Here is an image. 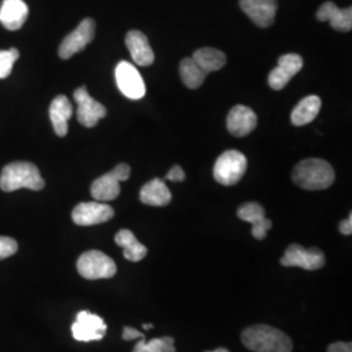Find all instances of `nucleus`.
Returning <instances> with one entry per match:
<instances>
[{
    "instance_id": "obj_33",
    "label": "nucleus",
    "mask_w": 352,
    "mask_h": 352,
    "mask_svg": "<svg viewBox=\"0 0 352 352\" xmlns=\"http://www.w3.org/2000/svg\"><path fill=\"white\" fill-rule=\"evenodd\" d=\"M206 352H230L227 349H217V350H214V351H206Z\"/></svg>"
},
{
    "instance_id": "obj_3",
    "label": "nucleus",
    "mask_w": 352,
    "mask_h": 352,
    "mask_svg": "<svg viewBox=\"0 0 352 352\" xmlns=\"http://www.w3.org/2000/svg\"><path fill=\"white\" fill-rule=\"evenodd\" d=\"M0 188L4 192L28 188L41 190L45 188V180L36 164L30 162H13L7 164L0 175Z\"/></svg>"
},
{
    "instance_id": "obj_14",
    "label": "nucleus",
    "mask_w": 352,
    "mask_h": 352,
    "mask_svg": "<svg viewBox=\"0 0 352 352\" xmlns=\"http://www.w3.org/2000/svg\"><path fill=\"white\" fill-rule=\"evenodd\" d=\"M240 8L260 28L273 25L277 13V0H240Z\"/></svg>"
},
{
    "instance_id": "obj_22",
    "label": "nucleus",
    "mask_w": 352,
    "mask_h": 352,
    "mask_svg": "<svg viewBox=\"0 0 352 352\" xmlns=\"http://www.w3.org/2000/svg\"><path fill=\"white\" fill-rule=\"evenodd\" d=\"M115 243L123 248V254L128 261L139 263L148 254V248L129 230H120L115 236Z\"/></svg>"
},
{
    "instance_id": "obj_8",
    "label": "nucleus",
    "mask_w": 352,
    "mask_h": 352,
    "mask_svg": "<svg viewBox=\"0 0 352 352\" xmlns=\"http://www.w3.org/2000/svg\"><path fill=\"white\" fill-rule=\"evenodd\" d=\"M96 36V21L93 19H85L80 23L72 33L64 38L59 47V56L67 60L75 54L84 50Z\"/></svg>"
},
{
    "instance_id": "obj_13",
    "label": "nucleus",
    "mask_w": 352,
    "mask_h": 352,
    "mask_svg": "<svg viewBox=\"0 0 352 352\" xmlns=\"http://www.w3.org/2000/svg\"><path fill=\"white\" fill-rule=\"evenodd\" d=\"M302 58L298 54H286L278 59V65L269 75V85L274 90L285 88L289 80L300 72L302 68Z\"/></svg>"
},
{
    "instance_id": "obj_31",
    "label": "nucleus",
    "mask_w": 352,
    "mask_h": 352,
    "mask_svg": "<svg viewBox=\"0 0 352 352\" xmlns=\"http://www.w3.org/2000/svg\"><path fill=\"white\" fill-rule=\"evenodd\" d=\"M142 337H144V334L135 327H126L123 330V340H138V338H142Z\"/></svg>"
},
{
    "instance_id": "obj_21",
    "label": "nucleus",
    "mask_w": 352,
    "mask_h": 352,
    "mask_svg": "<svg viewBox=\"0 0 352 352\" xmlns=\"http://www.w3.org/2000/svg\"><path fill=\"white\" fill-rule=\"evenodd\" d=\"M173 196L170 189L161 179H153L140 190V200L151 206H166L171 201Z\"/></svg>"
},
{
    "instance_id": "obj_10",
    "label": "nucleus",
    "mask_w": 352,
    "mask_h": 352,
    "mask_svg": "<svg viewBox=\"0 0 352 352\" xmlns=\"http://www.w3.org/2000/svg\"><path fill=\"white\" fill-rule=\"evenodd\" d=\"M74 98L77 103V120L87 128L97 126L102 118L107 115L106 107L91 98L85 87L76 89Z\"/></svg>"
},
{
    "instance_id": "obj_2",
    "label": "nucleus",
    "mask_w": 352,
    "mask_h": 352,
    "mask_svg": "<svg viewBox=\"0 0 352 352\" xmlns=\"http://www.w3.org/2000/svg\"><path fill=\"white\" fill-rule=\"evenodd\" d=\"M292 180L296 186L307 190H321L333 186L336 173L331 164L318 158L304 160L295 166Z\"/></svg>"
},
{
    "instance_id": "obj_29",
    "label": "nucleus",
    "mask_w": 352,
    "mask_h": 352,
    "mask_svg": "<svg viewBox=\"0 0 352 352\" xmlns=\"http://www.w3.org/2000/svg\"><path fill=\"white\" fill-rule=\"evenodd\" d=\"M166 179H167V180H171V182H183V180L186 179V173H184V170H183L179 164H175V166L168 171V174L166 175Z\"/></svg>"
},
{
    "instance_id": "obj_26",
    "label": "nucleus",
    "mask_w": 352,
    "mask_h": 352,
    "mask_svg": "<svg viewBox=\"0 0 352 352\" xmlns=\"http://www.w3.org/2000/svg\"><path fill=\"white\" fill-rule=\"evenodd\" d=\"M133 352H176L175 340L173 337H162L146 342L145 337H142L135 346Z\"/></svg>"
},
{
    "instance_id": "obj_15",
    "label": "nucleus",
    "mask_w": 352,
    "mask_h": 352,
    "mask_svg": "<svg viewBox=\"0 0 352 352\" xmlns=\"http://www.w3.org/2000/svg\"><path fill=\"white\" fill-rule=\"evenodd\" d=\"M257 126L256 113L243 104H238L231 109L227 116V129L236 138H245L254 131Z\"/></svg>"
},
{
    "instance_id": "obj_19",
    "label": "nucleus",
    "mask_w": 352,
    "mask_h": 352,
    "mask_svg": "<svg viewBox=\"0 0 352 352\" xmlns=\"http://www.w3.org/2000/svg\"><path fill=\"white\" fill-rule=\"evenodd\" d=\"M29 14L24 0H3L0 7V23L8 30H19L25 24Z\"/></svg>"
},
{
    "instance_id": "obj_11",
    "label": "nucleus",
    "mask_w": 352,
    "mask_h": 352,
    "mask_svg": "<svg viewBox=\"0 0 352 352\" xmlns=\"http://www.w3.org/2000/svg\"><path fill=\"white\" fill-rule=\"evenodd\" d=\"M113 209L100 201L81 202L72 212V221L77 226H94L110 221L113 217Z\"/></svg>"
},
{
    "instance_id": "obj_30",
    "label": "nucleus",
    "mask_w": 352,
    "mask_h": 352,
    "mask_svg": "<svg viewBox=\"0 0 352 352\" xmlns=\"http://www.w3.org/2000/svg\"><path fill=\"white\" fill-rule=\"evenodd\" d=\"M327 352H352V344L350 342H336L329 346Z\"/></svg>"
},
{
    "instance_id": "obj_4",
    "label": "nucleus",
    "mask_w": 352,
    "mask_h": 352,
    "mask_svg": "<svg viewBox=\"0 0 352 352\" xmlns=\"http://www.w3.org/2000/svg\"><path fill=\"white\" fill-rule=\"evenodd\" d=\"M247 164V158L241 151H225L214 164V179L222 186H235L245 174Z\"/></svg>"
},
{
    "instance_id": "obj_25",
    "label": "nucleus",
    "mask_w": 352,
    "mask_h": 352,
    "mask_svg": "<svg viewBox=\"0 0 352 352\" xmlns=\"http://www.w3.org/2000/svg\"><path fill=\"white\" fill-rule=\"evenodd\" d=\"M179 72L184 85L189 89L200 88L206 77V74L192 58H186L182 60Z\"/></svg>"
},
{
    "instance_id": "obj_34",
    "label": "nucleus",
    "mask_w": 352,
    "mask_h": 352,
    "mask_svg": "<svg viewBox=\"0 0 352 352\" xmlns=\"http://www.w3.org/2000/svg\"><path fill=\"white\" fill-rule=\"evenodd\" d=\"M142 327H144L145 330H149V329H153V325H151V324H144Z\"/></svg>"
},
{
    "instance_id": "obj_16",
    "label": "nucleus",
    "mask_w": 352,
    "mask_h": 352,
    "mask_svg": "<svg viewBox=\"0 0 352 352\" xmlns=\"http://www.w3.org/2000/svg\"><path fill=\"white\" fill-rule=\"evenodd\" d=\"M238 217L241 221L252 225V235L257 240H264L267 231L273 223L265 217V209L258 202H247L241 205L238 210Z\"/></svg>"
},
{
    "instance_id": "obj_28",
    "label": "nucleus",
    "mask_w": 352,
    "mask_h": 352,
    "mask_svg": "<svg viewBox=\"0 0 352 352\" xmlns=\"http://www.w3.org/2000/svg\"><path fill=\"white\" fill-rule=\"evenodd\" d=\"M17 250H19V245L16 240L8 236H0V260H4L12 256Z\"/></svg>"
},
{
    "instance_id": "obj_9",
    "label": "nucleus",
    "mask_w": 352,
    "mask_h": 352,
    "mask_svg": "<svg viewBox=\"0 0 352 352\" xmlns=\"http://www.w3.org/2000/svg\"><path fill=\"white\" fill-rule=\"evenodd\" d=\"M116 85L129 100H141L145 93V82L138 68L128 62H120L115 69Z\"/></svg>"
},
{
    "instance_id": "obj_17",
    "label": "nucleus",
    "mask_w": 352,
    "mask_h": 352,
    "mask_svg": "<svg viewBox=\"0 0 352 352\" xmlns=\"http://www.w3.org/2000/svg\"><path fill=\"white\" fill-rule=\"evenodd\" d=\"M126 45L133 62L140 67H149L154 63V52L151 50L148 37L140 30H131L126 36Z\"/></svg>"
},
{
    "instance_id": "obj_24",
    "label": "nucleus",
    "mask_w": 352,
    "mask_h": 352,
    "mask_svg": "<svg viewBox=\"0 0 352 352\" xmlns=\"http://www.w3.org/2000/svg\"><path fill=\"white\" fill-rule=\"evenodd\" d=\"M192 59L199 64V67L206 75L222 69L227 62L225 52L213 47H204L200 50L195 51Z\"/></svg>"
},
{
    "instance_id": "obj_6",
    "label": "nucleus",
    "mask_w": 352,
    "mask_h": 352,
    "mask_svg": "<svg viewBox=\"0 0 352 352\" xmlns=\"http://www.w3.org/2000/svg\"><path fill=\"white\" fill-rule=\"evenodd\" d=\"M77 270L81 277L89 280L106 279L116 274V264L103 252L88 251L77 260Z\"/></svg>"
},
{
    "instance_id": "obj_20",
    "label": "nucleus",
    "mask_w": 352,
    "mask_h": 352,
    "mask_svg": "<svg viewBox=\"0 0 352 352\" xmlns=\"http://www.w3.org/2000/svg\"><path fill=\"white\" fill-rule=\"evenodd\" d=\"M74 115L72 103L65 96L55 97L50 104V119L55 133L60 138L68 133V120Z\"/></svg>"
},
{
    "instance_id": "obj_12",
    "label": "nucleus",
    "mask_w": 352,
    "mask_h": 352,
    "mask_svg": "<svg viewBox=\"0 0 352 352\" xmlns=\"http://www.w3.org/2000/svg\"><path fill=\"white\" fill-rule=\"evenodd\" d=\"M107 325L100 316L93 315L89 311H81L72 325V336L80 342L100 340L106 336Z\"/></svg>"
},
{
    "instance_id": "obj_32",
    "label": "nucleus",
    "mask_w": 352,
    "mask_h": 352,
    "mask_svg": "<svg viewBox=\"0 0 352 352\" xmlns=\"http://www.w3.org/2000/svg\"><path fill=\"white\" fill-rule=\"evenodd\" d=\"M340 231L343 235H351L352 234V214L347 217V219L342 221L340 223Z\"/></svg>"
},
{
    "instance_id": "obj_23",
    "label": "nucleus",
    "mask_w": 352,
    "mask_h": 352,
    "mask_svg": "<svg viewBox=\"0 0 352 352\" xmlns=\"http://www.w3.org/2000/svg\"><path fill=\"white\" fill-rule=\"evenodd\" d=\"M321 110V100L317 96H308L299 102L291 113V122L296 126L314 122Z\"/></svg>"
},
{
    "instance_id": "obj_1",
    "label": "nucleus",
    "mask_w": 352,
    "mask_h": 352,
    "mask_svg": "<svg viewBox=\"0 0 352 352\" xmlns=\"http://www.w3.org/2000/svg\"><path fill=\"white\" fill-rule=\"evenodd\" d=\"M241 342L253 352H291L294 349L287 334L267 325L247 327L241 333Z\"/></svg>"
},
{
    "instance_id": "obj_7",
    "label": "nucleus",
    "mask_w": 352,
    "mask_h": 352,
    "mask_svg": "<svg viewBox=\"0 0 352 352\" xmlns=\"http://www.w3.org/2000/svg\"><path fill=\"white\" fill-rule=\"evenodd\" d=\"M327 263L324 252L318 248H304L300 244H291L283 257L280 264L286 267H302L305 270H318Z\"/></svg>"
},
{
    "instance_id": "obj_5",
    "label": "nucleus",
    "mask_w": 352,
    "mask_h": 352,
    "mask_svg": "<svg viewBox=\"0 0 352 352\" xmlns=\"http://www.w3.org/2000/svg\"><path fill=\"white\" fill-rule=\"evenodd\" d=\"M131 176V167L126 164H118L113 171L96 179L90 193L96 201H113L120 195V182H126Z\"/></svg>"
},
{
    "instance_id": "obj_18",
    "label": "nucleus",
    "mask_w": 352,
    "mask_h": 352,
    "mask_svg": "<svg viewBox=\"0 0 352 352\" xmlns=\"http://www.w3.org/2000/svg\"><path fill=\"white\" fill-rule=\"evenodd\" d=\"M320 21H329L338 32H350L352 29V8L340 10L333 1L324 3L316 13Z\"/></svg>"
},
{
    "instance_id": "obj_27",
    "label": "nucleus",
    "mask_w": 352,
    "mask_h": 352,
    "mask_svg": "<svg viewBox=\"0 0 352 352\" xmlns=\"http://www.w3.org/2000/svg\"><path fill=\"white\" fill-rule=\"evenodd\" d=\"M20 58L17 49L0 51V78H7L12 72L13 64Z\"/></svg>"
}]
</instances>
